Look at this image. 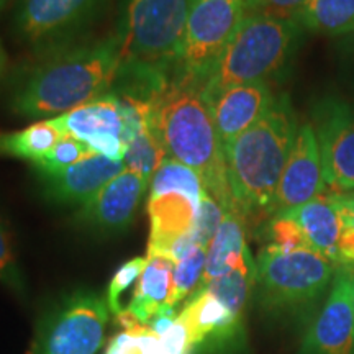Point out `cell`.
Instances as JSON below:
<instances>
[{
	"instance_id": "ac0fdd59",
	"label": "cell",
	"mask_w": 354,
	"mask_h": 354,
	"mask_svg": "<svg viewBox=\"0 0 354 354\" xmlns=\"http://www.w3.org/2000/svg\"><path fill=\"white\" fill-rule=\"evenodd\" d=\"M197 205L183 194L149 196V241L146 256H165L171 259L172 246L192 233Z\"/></svg>"
},
{
	"instance_id": "4316f807",
	"label": "cell",
	"mask_w": 354,
	"mask_h": 354,
	"mask_svg": "<svg viewBox=\"0 0 354 354\" xmlns=\"http://www.w3.org/2000/svg\"><path fill=\"white\" fill-rule=\"evenodd\" d=\"M207 263V248L194 245L183 258L174 263V277H172V292L169 307H177L189 295L201 287L203 271Z\"/></svg>"
},
{
	"instance_id": "e0dca14e",
	"label": "cell",
	"mask_w": 354,
	"mask_h": 354,
	"mask_svg": "<svg viewBox=\"0 0 354 354\" xmlns=\"http://www.w3.org/2000/svg\"><path fill=\"white\" fill-rule=\"evenodd\" d=\"M276 99L268 82L236 86L209 100L223 151L268 112Z\"/></svg>"
},
{
	"instance_id": "5b68a950",
	"label": "cell",
	"mask_w": 354,
	"mask_h": 354,
	"mask_svg": "<svg viewBox=\"0 0 354 354\" xmlns=\"http://www.w3.org/2000/svg\"><path fill=\"white\" fill-rule=\"evenodd\" d=\"M302 35L295 19L248 12L202 84L205 100L227 88L279 76L300 48Z\"/></svg>"
},
{
	"instance_id": "e575fe53",
	"label": "cell",
	"mask_w": 354,
	"mask_h": 354,
	"mask_svg": "<svg viewBox=\"0 0 354 354\" xmlns=\"http://www.w3.org/2000/svg\"><path fill=\"white\" fill-rule=\"evenodd\" d=\"M336 263H342L348 269H354V225L344 223L343 233L338 241Z\"/></svg>"
},
{
	"instance_id": "52a82bcc",
	"label": "cell",
	"mask_w": 354,
	"mask_h": 354,
	"mask_svg": "<svg viewBox=\"0 0 354 354\" xmlns=\"http://www.w3.org/2000/svg\"><path fill=\"white\" fill-rule=\"evenodd\" d=\"M109 305L94 290L71 292L39 322L32 354H97L109 323Z\"/></svg>"
},
{
	"instance_id": "1f68e13d",
	"label": "cell",
	"mask_w": 354,
	"mask_h": 354,
	"mask_svg": "<svg viewBox=\"0 0 354 354\" xmlns=\"http://www.w3.org/2000/svg\"><path fill=\"white\" fill-rule=\"evenodd\" d=\"M269 245L279 251L290 253L297 250H312L305 233L294 218L287 215H274L268 227Z\"/></svg>"
},
{
	"instance_id": "44dd1931",
	"label": "cell",
	"mask_w": 354,
	"mask_h": 354,
	"mask_svg": "<svg viewBox=\"0 0 354 354\" xmlns=\"http://www.w3.org/2000/svg\"><path fill=\"white\" fill-rule=\"evenodd\" d=\"M250 261L253 258L246 245L243 215L238 210H227L218 232L207 248V263L201 287L209 286L212 281L241 268Z\"/></svg>"
},
{
	"instance_id": "83f0119b",
	"label": "cell",
	"mask_w": 354,
	"mask_h": 354,
	"mask_svg": "<svg viewBox=\"0 0 354 354\" xmlns=\"http://www.w3.org/2000/svg\"><path fill=\"white\" fill-rule=\"evenodd\" d=\"M0 284L15 297L26 299V282L17 259L15 246L6 220L0 216Z\"/></svg>"
},
{
	"instance_id": "4fadbf2b",
	"label": "cell",
	"mask_w": 354,
	"mask_h": 354,
	"mask_svg": "<svg viewBox=\"0 0 354 354\" xmlns=\"http://www.w3.org/2000/svg\"><path fill=\"white\" fill-rule=\"evenodd\" d=\"M51 120L64 135L82 141L95 154L123 161L127 149L123 117L120 102L113 92Z\"/></svg>"
},
{
	"instance_id": "836d02e7",
	"label": "cell",
	"mask_w": 354,
	"mask_h": 354,
	"mask_svg": "<svg viewBox=\"0 0 354 354\" xmlns=\"http://www.w3.org/2000/svg\"><path fill=\"white\" fill-rule=\"evenodd\" d=\"M145 326L133 330H123L110 339L104 354H141L140 351V333Z\"/></svg>"
},
{
	"instance_id": "9a60e30c",
	"label": "cell",
	"mask_w": 354,
	"mask_h": 354,
	"mask_svg": "<svg viewBox=\"0 0 354 354\" xmlns=\"http://www.w3.org/2000/svg\"><path fill=\"white\" fill-rule=\"evenodd\" d=\"M125 169L123 161L92 154L63 171L37 172V176L48 202L79 209Z\"/></svg>"
},
{
	"instance_id": "ab89813d",
	"label": "cell",
	"mask_w": 354,
	"mask_h": 354,
	"mask_svg": "<svg viewBox=\"0 0 354 354\" xmlns=\"http://www.w3.org/2000/svg\"><path fill=\"white\" fill-rule=\"evenodd\" d=\"M6 3H7V0H0V12H2V8L6 7Z\"/></svg>"
},
{
	"instance_id": "7a4b0ae2",
	"label": "cell",
	"mask_w": 354,
	"mask_h": 354,
	"mask_svg": "<svg viewBox=\"0 0 354 354\" xmlns=\"http://www.w3.org/2000/svg\"><path fill=\"white\" fill-rule=\"evenodd\" d=\"M192 0H122L113 38L120 77L113 91L154 99L174 77Z\"/></svg>"
},
{
	"instance_id": "ffe728a7",
	"label": "cell",
	"mask_w": 354,
	"mask_h": 354,
	"mask_svg": "<svg viewBox=\"0 0 354 354\" xmlns=\"http://www.w3.org/2000/svg\"><path fill=\"white\" fill-rule=\"evenodd\" d=\"M284 215L297 221L313 251L336 263L338 241L344 223L331 196L323 194L302 207L286 212Z\"/></svg>"
},
{
	"instance_id": "4dcf8cb0",
	"label": "cell",
	"mask_w": 354,
	"mask_h": 354,
	"mask_svg": "<svg viewBox=\"0 0 354 354\" xmlns=\"http://www.w3.org/2000/svg\"><path fill=\"white\" fill-rule=\"evenodd\" d=\"M227 210L220 205L218 201L205 190L197 205L196 221H194L192 236L197 245L209 248L210 241L218 232L221 221L225 218Z\"/></svg>"
},
{
	"instance_id": "8d00e7d4",
	"label": "cell",
	"mask_w": 354,
	"mask_h": 354,
	"mask_svg": "<svg viewBox=\"0 0 354 354\" xmlns=\"http://www.w3.org/2000/svg\"><path fill=\"white\" fill-rule=\"evenodd\" d=\"M335 205L342 210L354 212V192L349 194H331Z\"/></svg>"
},
{
	"instance_id": "3957f363",
	"label": "cell",
	"mask_w": 354,
	"mask_h": 354,
	"mask_svg": "<svg viewBox=\"0 0 354 354\" xmlns=\"http://www.w3.org/2000/svg\"><path fill=\"white\" fill-rule=\"evenodd\" d=\"M299 131L287 94H279L263 117L225 148L228 184L241 215L268 214Z\"/></svg>"
},
{
	"instance_id": "277c9868",
	"label": "cell",
	"mask_w": 354,
	"mask_h": 354,
	"mask_svg": "<svg viewBox=\"0 0 354 354\" xmlns=\"http://www.w3.org/2000/svg\"><path fill=\"white\" fill-rule=\"evenodd\" d=\"M151 125L167 156L196 171L207 192L225 210H236L228 184L223 145L201 88L171 81L154 100Z\"/></svg>"
},
{
	"instance_id": "cb8c5ba5",
	"label": "cell",
	"mask_w": 354,
	"mask_h": 354,
	"mask_svg": "<svg viewBox=\"0 0 354 354\" xmlns=\"http://www.w3.org/2000/svg\"><path fill=\"white\" fill-rule=\"evenodd\" d=\"M169 192L183 194L198 205L205 192V185L196 171L176 159L167 158L149 180V196H161Z\"/></svg>"
},
{
	"instance_id": "d4e9b609",
	"label": "cell",
	"mask_w": 354,
	"mask_h": 354,
	"mask_svg": "<svg viewBox=\"0 0 354 354\" xmlns=\"http://www.w3.org/2000/svg\"><path fill=\"white\" fill-rule=\"evenodd\" d=\"M169 156H167L165 145L151 125L128 143L125 156H123V165L128 171L136 172L149 183L158 167Z\"/></svg>"
},
{
	"instance_id": "74e56055",
	"label": "cell",
	"mask_w": 354,
	"mask_h": 354,
	"mask_svg": "<svg viewBox=\"0 0 354 354\" xmlns=\"http://www.w3.org/2000/svg\"><path fill=\"white\" fill-rule=\"evenodd\" d=\"M6 63H7V56H6V51H3L2 41H0V77H2L3 71H6Z\"/></svg>"
},
{
	"instance_id": "30bf717a",
	"label": "cell",
	"mask_w": 354,
	"mask_h": 354,
	"mask_svg": "<svg viewBox=\"0 0 354 354\" xmlns=\"http://www.w3.org/2000/svg\"><path fill=\"white\" fill-rule=\"evenodd\" d=\"M323 176L333 194L354 192V104L325 97L313 107Z\"/></svg>"
},
{
	"instance_id": "6da1fadb",
	"label": "cell",
	"mask_w": 354,
	"mask_h": 354,
	"mask_svg": "<svg viewBox=\"0 0 354 354\" xmlns=\"http://www.w3.org/2000/svg\"><path fill=\"white\" fill-rule=\"evenodd\" d=\"M13 73L8 87L12 112L51 120L113 92L120 77V55L112 37L76 39L41 55Z\"/></svg>"
},
{
	"instance_id": "f35d334b",
	"label": "cell",
	"mask_w": 354,
	"mask_h": 354,
	"mask_svg": "<svg viewBox=\"0 0 354 354\" xmlns=\"http://www.w3.org/2000/svg\"><path fill=\"white\" fill-rule=\"evenodd\" d=\"M351 271V286H353V315H354V269H349Z\"/></svg>"
},
{
	"instance_id": "484cf974",
	"label": "cell",
	"mask_w": 354,
	"mask_h": 354,
	"mask_svg": "<svg viewBox=\"0 0 354 354\" xmlns=\"http://www.w3.org/2000/svg\"><path fill=\"white\" fill-rule=\"evenodd\" d=\"M256 286V263H250L241 266V268L233 269L215 281H212L207 289H210L214 294L223 302L233 313L243 317L248 300H250L251 290ZM202 289V287H201Z\"/></svg>"
},
{
	"instance_id": "d6986e66",
	"label": "cell",
	"mask_w": 354,
	"mask_h": 354,
	"mask_svg": "<svg viewBox=\"0 0 354 354\" xmlns=\"http://www.w3.org/2000/svg\"><path fill=\"white\" fill-rule=\"evenodd\" d=\"M174 261L165 256H146V266L136 282L125 312L141 326H148L161 308L169 305Z\"/></svg>"
},
{
	"instance_id": "7402d4cb",
	"label": "cell",
	"mask_w": 354,
	"mask_h": 354,
	"mask_svg": "<svg viewBox=\"0 0 354 354\" xmlns=\"http://www.w3.org/2000/svg\"><path fill=\"white\" fill-rule=\"evenodd\" d=\"M307 32L343 38L354 32V0H305L295 15Z\"/></svg>"
},
{
	"instance_id": "7c38bea8",
	"label": "cell",
	"mask_w": 354,
	"mask_h": 354,
	"mask_svg": "<svg viewBox=\"0 0 354 354\" xmlns=\"http://www.w3.org/2000/svg\"><path fill=\"white\" fill-rule=\"evenodd\" d=\"M300 354H354L351 271L335 274L328 299L305 331Z\"/></svg>"
},
{
	"instance_id": "5bb4252c",
	"label": "cell",
	"mask_w": 354,
	"mask_h": 354,
	"mask_svg": "<svg viewBox=\"0 0 354 354\" xmlns=\"http://www.w3.org/2000/svg\"><path fill=\"white\" fill-rule=\"evenodd\" d=\"M148 187L149 183L145 177L125 169L91 201L79 207L74 221L100 234L125 232L135 220Z\"/></svg>"
},
{
	"instance_id": "2e32d148",
	"label": "cell",
	"mask_w": 354,
	"mask_h": 354,
	"mask_svg": "<svg viewBox=\"0 0 354 354\" xmlns=\"http://www.w3.org/2000/svg\"><path fill=\"white\" fill-rule=\"evenodd\" d=\"M197 353L218 351L243 336V317L236 315L207 287L190 295L179 312Z\"/></svg>"
},
{
	"instance_id": "8992f818",
	"label": "cell",
	"mask_w": 354,
	"mask_h": 354,
	"mask_svg": "<svg viewBox=\"0 0 354 354\" xmlns=\"http://www.w3.org/2000/svg\"><path fill=\"white\" fill-rule=\"evenodd\" d=\"M333 264L313 250L284 253L266 246L256 261L261 302L269 310H294L315 302L335 277Z\"/></svg>"
},
{
	"instance_id": "603a6c76",
	"label": "cell",
	"mask_w": 354,
	"mask_h": 354,
	"mask_svg": "<svg viewBox=\"0 0 354 354\" xmlns=\"http://www.w3.org/2000/svg\"><path fill=\"white\" fill-rule=\"evenodd\" d=\"M63 136L53 120H39L24 130L0 131V156L24 159L35 166Z\"/></svg>"
},
{
	"instance_id": "f1b7e54d",
	"label": "cell",
	"mask_w": 354,
	"mask_h": 354,
	"mask_svg": "<svg viewBox=\"0 0 354 354\" xmlns=\"http://www.w3.org/2000/svg\"><path fill=\"white\" fill-rule=\"evenodd\" d=\"M92 154L95 153L87 145H84L82 141H79L71 135H64L63 138L53 146L51 151L33 166V169L35 172L63 171L66 167L77 165L82 159L92 156Z\"/></svg>"
},
{
	"instance_id": "9c48e42d",
	"label": "cell",
	"mask_w": 354,
	"mask_h": 354,
	"mask_svg": "<svg viewBox=\"0 0 354 354\" xmlns=\"http://www.w3.org/2000/svg\"><path fill=\"white\" fill-rule=\"evenodd\" d=\"M107 0H15L13 32L35 55L76 41Z\"/></svg>"
},
{
	"instance_id": "f546056e",
	"label": "cell",
	"mask_w": 354,
	"mask_h": 354,
	"mask_svg": "<svg viewBox=\"0 0 354 354\" xmlns=\"http://www.w3.org/2000/svg\"><path fill=\"white\" fill-rule=\"evenodd\" d=\"M146 266V258H133L127 263H123L120 268L117 269L113 274V277L110 279L107 294H105V300H107L110 313H113V317L120 315V313L125 310L122 305V299L125 295L127 290H130L133 286H136L138 279L143 272Z\"/></svg>"
},
{
	"instance_id": "d6a6232c",
	"label": "cell",
	"mask_w": 354,
	"mask_h": 354,
	"mask_svg": "<svg viewBox=\"0 0 354 354\" xmlns=\"http://www.w3.org/2000/svg\"><path fill=\"white\" fill-rule=\"evenodd\" d=\"M305 0H246L248 12L271 13V15L295 19Z\"/></svg>"
},
{
	"instance_id": "8fae6325",
	"label": "cell",
	"mask_w": 354,
	"mask_h": 354,
	"mask_svg": "<svg viewBox=\"0 0 354 354\" xmlns=\"http://www.w3.org/2000/svg\"><path fill=\"white\" fill-rule=\"evenodd\" d=\"M320 148L312 123L299 125L290 156L279 180L271 216L286 214L325 194Z\"/></svg>"
},
{
	"instance_id": "d590c367",
	"label": "cell",
	"mask_w": 354,
	"mask_h": 354,
	"mask_svg": "<svg viewBox=\"0 0 354 354\" xmlns=\"http://www.w3.org/2000/svg\"><path fill=\"white\" fill-rule=\"evenodd\" d=\"M338 50L339 56H342L343 68L354 79V32L342 38V41L338 44Z\"/></svg>"
},
{
	"instance_id": "ba28073f",
	"label": "cell",
	"mask_w": 354,
	"mask_h": 354,
	"mask_svg": "<svg viewBox=\"0 0 354 354\" xmlns=\"http://www.w3.org/2000/svg\"><path fill=\"white\" fill-rule=\"evenodd\" d=\"M248 13L246 0H192L172 81L201 88Z\"/></svg>"
}]
</instances>
